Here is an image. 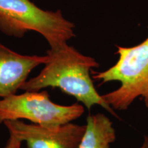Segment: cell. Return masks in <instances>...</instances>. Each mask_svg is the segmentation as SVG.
<instances>
[{"mask_svg":"<svg viewBox=\"0 0 148 148\" xmlns=\"http://www.w3.org/2000/svg\"><path fill=\"white\" fill-rule=\"evenodd\" d=\"M139 148H148V136H144L143 144Z\"/></svg>","mask_w":148,"mask_h":148,"instance_id":"cell-9","label":"cell"},{"mask_svg":"<svg viewBox=\"0 0 148 148\" xmlns=\"http://www.w3.org/2000/svg\"><path fill=\"white\" fill-rule=\"evenodd\" d=\"M74 29L60 10H42L30 0H0V31L7 36L22 38L32 31L54 48L75 36Z\"/></svg>","mask_w":148,"mask_h":148,"instance_id":"cell-2","label":"cell"},{"mask_svg":"<svg viewBox=\"0 0 148 148\" xmlns=\"http://www.w3.org/2000/svg\"><path fill=\"white\" fill-rule=\"evenodd\" d=\"M22 143L23 142L18 138L15 137L13 135L10 134V137L5 144L4 148H21Z\"/></svg>","mask_w":148,"mask_h":148,"instance_id":"cell-8","label":"cell"},{"mask_svg":"<svg viewBox=\"0 0 148 148\" xmlns=\"http://www.w3.org/2000/svg\"><path fill=\"white\" fill-rule=\"evenodd\" d=\"M116 135L112 122L103 113L88 114L86 131L78 148H110Z\"/></svg>","mask_w":148,"mask_h":148,"instance_id":"cell-7","label":"cell"},{"mask_svg":"<svg viewBox=\"0 0 148 148\" xmlns=\"http://www.w3.org/2000/svg\"><path fill=\"white\" fill-rule=\"evenodd\" d=\"M46 61V55H22L0 44V98L16 94L30 72Z\"/></svg>","mask_w":148,"mask_h":148,"instance_id":"cell-6","label":"cell"},{"mask_svg":"<svg viewBox=\"0 0 148 148\" xmlns=\"http://www.w3.org/2000/svg\"><path fill=\"white\" fill-rule=\"evenodd\" d=\"M84 112V106L79 103L63 106L53 102L47 90L25 91L0 98V124L27 120L45 126L61 125L80 117Z\"/></svg>","mask_w":148,"mask_h":148,"instance_id":"cell-4","label":"cell"},{"mask_svg":"<svg viewBox=\"0 0 148 148\" xmlns=\"http://www.w3.org/2000/svg\"><path fill=\"white\" fill-rule=\"evenodd\" d=\"M46 56L43 69L36 76L27 80L20 89L39 91L48 87L59 88L75 97L88 110L97 105L120 119L94 86L90 73L92 69L99 66L95 58L82 54L67 42L49 48Z\"/></svg>","mask_w":148,"mask_h":148,"instance_id":"cell-1","label":"cell"},{"mask_svg":"<svg viewBox=\"0 0 148 148\" xmlns=\"http://www.w3.org/2000/svg\"><path fill=\"white\" fill-rule=\"evenodd\" d=\"M116 47L119 58L116 64L106 71L92 73V78L101 84L121 83L118 88L101 95L113 110H127L138 97L148 108V36L137 45Z\"/></svg>","mask_w":148,"mask_h":148,"instance_id":"cell-3","label":"cell"},{"mask_svg":"<svg viewBox=\"0 0 148 148\" xmlns=\"http://www.w3.org/2000/svg\"><path fill=\"white\" fill-rule=\"evenodd\" d=\"M3 124L9 134L25 142L27 148H78L86 131V125L71 122L45 126L13 120Z\"/></svg>","mask_w":148,"mask_h":148,"instance_id":"cell-5","label":"cell"}]
</instances>
